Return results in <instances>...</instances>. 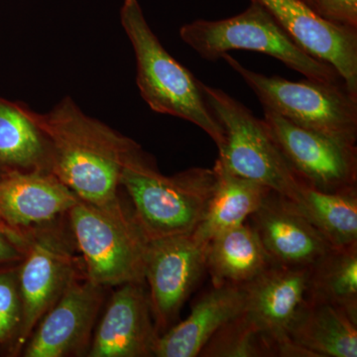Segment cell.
I'll return each instance as SVG.
<instances>
[{"label": "cell", "instance_id": "obj_1", "mask_svg": "<svg viewBox=\"0 0 357 357\" xmlns=\"http://www.w3.org/2000/svg\"><path fill=\"white\" fill-rule=\"evenodd\" d=\"M21 105L46 139L49 172L82 201L103 204L119 197L124 164L138 143L84 114L70 96L44 114Z\"/></svg>", "mask_w": 357, "mask_h": 357}, {"label": "cell", "instance_id": "obj_2", "mask_svg": "<svg viewBox=\"0 0 357 357\" xmlns=\"http://www.w3.org/2000/svg\"><path fill=\"white\" fill-rule=\"evenodd\" d=\"M218 176L215 168H190L163 175L141 147L126 160L121 188L149 241L191 234L202 222Z\"/></svg>", "mask_w": 357, "mask_h": 357}, {"label": "cell", "instance_id": "obj_3", "mask_svg": "<svg viewBox=\"0 0 357 357\" xmlns=\"http://www.w3.org/2000/svg\"><path fill=\"white\" fill-rule=\"evenodd\" d=\"M121 23L132 45L136 84L148 107L157 114L191 122L222 149L225 130L204 98L202 82L164 48L138 0H123Z\"/></svg>", "mask_w": 357, "mask_h": 357}, {"label": "cell", "instance_id": "obj_4", "mask_svg": "<svg viewBox=\"0 0 357 357\" xmlns=\"http://www.w3.org/2000/svg\"><path fill=\"white\" fill-rule=\"evenodd\" d=\"M67 215L86 278L103 288L145 284L150 241L119 197L103 204L79 199Z\"/></svg>", "mask_w": 357, "mask_h": 357}, {"label": "cell", "instance_id": "obj_5", "mask_svg": "<svg viewBox=\"0 0 357 357\" xmlns=\"http://www.w3.org/2000/svg\"><path fill=\"white\" fill-rule=\"evenodd\" d=\"M178 35L199 57L211 62L220 60L230 51L258 52L277 59L307 79L344 82L333 66L303 50L271 14L255 1L232 17L199 20L183 25Z\"/></svg>", "mask_w": 357, "mask_h": 357}, {"label": "cell", "instance_id": "obj_6", "mask_svg": "<svg viewBox=\"0 0 357 357\" xmlns=\"http://www.w3.org/2000/svg\"><path fill=\"white\" fill-rule=\"evenodd\" d=\"M222 59L243 79L261 102L296 126L345 144L357 142V96L344 82L307 79L292 82L249 70L229 53Z\"/></svg>", "mask_w": 357, "mask_h": 357}, {"label": "cell", "instance_id": "obj_7", "mask_svg": "<svg viewBox=\"0 0 357 357\" xmlns=\"http://www.w3.org/2000/svg\"><path fill=\"white\" fill-rule=\"evenodd\" d=\"M204 98L225 130L218 160L230 173L255 181L295 202L302 182L294 174L266 123L222 89L202 83Z\"/></svg>", "mask_w": 357, "mask_h": 357}, {"label": "cell", "instance_id": "obj_8", "mask_svg": "<svg viewBox=\"0 0 357 357\" xmlns=\"http://www.w3.org/2000/svg\"><path fill=\"white\" fill-rule=\"evenodd\" d=\"M58 220L25 234L23 258L18 267L22 325L13 345L15 352L23 349L40 319L57 302L72 279L79 276L74 239Z\"/></svg>", "mask_w": 357, "mask_h": 357}, {"label": "cell", "instance_id": "obj_9", "mask_svg": "<svg viewBox=\"0 0 357 357\" xmlns=\"http://www.w3.org/2000/svg\"><path fill=\"white\" fill-rule=\"evenodd\" d=\"M263 121L303 184L326 192L357 190V147L296 126L263 109Z\"/></svg>", "mask_w": 357, "mask_h": 357}, {"label": "cell", "instance_id": "obj_10", "mask_svg": "<svg viewBox=\"0 0 357 357\" xmlns=\"http://www.w3.org/2000/svg\"><path fill=\"white\" fill-rule=\"evenodd\" d=\"M208 246L194 234L150 241L145 284L160 335L177 323L185 301L206 272Z\"/></svg>", "mask_w": 357, "mask_h": 357}, {"label": "cell", "instance_id": "obj_11", "mask_svg": "<svg viewBox=\"0 0 357 357\" xmlns=\"http://www.w3.org/2000/svg\"><path fill=\"white\" fill-rule=\"evenodd\" d=\"M79 198L45 171H0V231L24 248L25 234L67 215Z\"/></svg>", "mask_w": 357, "mask_h": 357}, {"label": "cell", "instance_id": "obj_12", "mask_svg": "<svg viewBox=\"0 0 357 357\" xmlns=\"http://www.w3.org/2000/svg\"><path fill=\"white\" fill-rule=\"evenodd\" d=\"M105 288L75 277L57 302L40 319L26 342V357H64L86 351L103 303Z\"/></svg>", "mask_w": 357, "mask_h": 357}, {"label": "cell", "instance_id": "obj_13", "mask_svg": "<svg viewBox=\"0 0 357 357\" xmlns=\"http://www.w3.org/2000/svg\"><path fill=\"white\" fill-rule=\"evenodd\" d=\"M244 314L278 347L280 357H310L289 337V331L307 299L309 267L273 264L244 284Z\"/></svg>", "mask_w": 357, "mask_h": 357}, {"label": "cell", "instance_id": "obj_14", "mask_svg": "<svg viewBox=\"0 0 357 357\" xmlns=\"http://www.w3.org/2000/svg\"><path fill=\"white\" fill-rule=\"evenodd\" d=\"M264 7L307 54L333 66L357 96V29L321 20L301 0H250Z\"/></svg>", "mask_w": 357, "mask_h": 357}, {"label": "cell", "instance_id": "obj_15", "mask_svg": "<svg viewBox=\"0 0 357 357\" xmlns=\"http://www.w3.org/2000/svg\"><path fill=\"white\" fill-rule=\"evenodd\" d=\"M160 337L142 283L119 286L91 337L89 357L154 356Z\"/></svg>", "mask_w": 357, "mask_h": 357}, {"label": "cell", "instance_id": "obj_16", "mask_svg": "<svg viewBox=\"0 0 357 357\" xmlns=\"http://www.w3.org/2000/svg\"><path fill=\"white\" fill-rule=\"evenodd\" d=\"M273 264L309 267L332 245L294 208L273 191L248 218Z\"/></svg>", "mask_w": 357, "mask_h": 357}, {"label": "cell", "instance_id": "obj_17", "mask_svg": "<svg viewBox=\"0 0 357 357\" xmlns=\"http://www.w3.org/2000/svg\"><path fill=\"white\" fill-rule=\"evenodd\" d=\"M244 285L218 286L202 295L184 321L162 333L154 356L197 357L213 335L244 311Z\"/></svg>", "mask_w": 357, "mask_h": 357}, {"label": "cell", "instance_id": "obj_18", "mask_svg": "<svg viewBox=\"0 0 357 357\" xmlns=\"http://www.w3.org/2000/svg\"><path fill=\"white\" fill-rule=\"evenodd\" d=\"M289 337L310 357L357 356V321L340 307L309 296Z\"/></svg>", "mask_w": 357, "mask_h": 357}, {"label": "cell", "instance_id": "obj_19", "mask_svg": "<svg viewBox=\"0 0 357 357\" xmlns=\"http://www.w3.org/2000/svg\"><path fill=\"white\" fill-rule=\"evenodd\" d=\"M273 265L250 223L218 234L208 243L206 272L215 287L244 285Z\"/></svg>", "mask_w": 357, "mask_h": 357}, {"label": "cell", "instance_id": "obj_20", "mask_svg": "<svg viewBox=\"0 0 357 357\" xmlns=\"http://www.w3.org/2000/svg\"><path fill=\"white\" fill-rule=\"evenodd\" d=\"M213 168L217 185L203 220L192 232L199 241L208 243L225 230L248 222L271 192L259 183L230 173L218 159Z\"/></svg>", "mask_w": 357, "mask_h": 357}, {"label": "cell", "instance_id": "obj_21", "mask_svg": "<svg viewBox=\"0 0 357 357\" xmlns=\"http://www.w3.org/2000/svg\"><path fill=\"white\" fill-rule=\"evenodd\" d=\"M49 172L48 145L21 102L0 96V171Z\"/></svg>", "mask_w": 357, "mask_h": 357}, {"label": "cell", "instance_id": "obj_22", "mask_svg": "<svg viewBox=\"0 0 357 357\" xmlns=\"http://www.w3.org/2000/svg\"><path fill=\"white\" fill-rule=\"evenodd\" d=\"M290 202L331 245L357 243V190L326 192L304 184Z\"/></svg>", "mask_w": 357, "mask_h": 357}, {"label": "cell", "instance_id": "obj_23", "mask_svg": "<svg viewBox=\"0 0 357 357\" xmlns=\"http://www.w3.org/2000/svg\"><path fill=\"white\" fill-rule=\"evenodd\" d=\"M307 296L340 307L357 321V243L332 246L309 266Z\"/></svg>", "mask_w": 357, "mask_h": 357}, {"label": "cell", "instance_id": "obj_24", "mask_svg": "<svg viewBox=\"0 0 357 357\" xmlns=\"http://www.w3.org/2000/svg\"><path fill=\"white\" fill-rule=\"evenodd\" d=\"M199 356L273 357L278 347L241 312L222 326L204 345Z\"/></svg>", "mask_w": 357, "mask_h": 357}, {"label": "cell", "instance_id": "obj_25", "mask_svg": "<svg viewBox=\"0 0 357 357\" xmlns=\"http://www.w3.org/2000/svg\"><path fill=\"white\" fill-rule=\"evenodd\" d=\"M18 268L0 271V344L17 340L22 325Z\"/></svg>", "mask_w": 357, "mask_h": 357}, {"label": "cell", "instance_id": "obj_26", "mask_svg": "<svg viewBox=\"0 0 357 357\" xmlns=\"http://www.w3.org/2000/svg\"><path fill=\"white\" fill-rule=\"evenodd\" d=\"M321 20L357 29V0H301Z\"/></svg>", "mask_w": 357, "mask_h": 357}, {"label": "cell", "instance_id": "obj_27", "mask_svg": "<svg viewBox=\"0 0 357 357\" xmlns=\"http://www.w3.org/2000/svg\"><path fill=\"white\" fill-rule=\"evenodd\" d=\"M23 249L0 231V264L21 261Z\"/></svg>", "mask_w": 357, "mask_h": 357}]
</instances>
